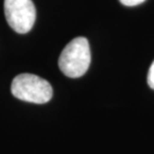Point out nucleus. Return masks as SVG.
I'll use <instances>...</instances> for the list:
<instances>
[{"label": "nucleus", "instance_id": "1", "mask_svg": "<svg viewBox=\"0 0 154 154\" xmlns=\"http://www.w3.org/2000/svg\"><path fill=\"white\" fill-rule=\"evenodd\" d=\"M90 61L91 53L87 39L76 37L71 40L61 52L58 65L65 76L78 78L86 73Z\"/></svg>", "mask_w": 154, "mask_h": 154}, {"label": "nucleus", "instance_id": "2", "mask_svg": "<svg viewBox=\"0 0 154 154\" xmlns=\"http://www.w3.org/2000/svg\"><path fill=\"white\" fill-rule=\"evenodd\" d=\"M11 92L18 99L36 104L47 103L53 95L47 80L30 73H22L15 77L11 84Z\"/></svg>", "mask_w": 154, "mask_h": 154}, {"label": "nucleus", "instance_id": "3", "mask_svg": "<svg viewBox=\"0 0 154 154\" xmlns=\"http://www.w3.org/2000/svg\"><path fill=\"white\" fill-rule=\"evenodd\" d=\"M5 18L15 32L24 34L32 29L36 9L32 0H4Z\"/></svg>", "mask_w": 154, "mask_h": 154}, {"label": "nucleus", "instance_id": "4", "mask_svg": "<svg viewBox=\"0 0 154 154\" xmlns=\"http://www.w3.org/2000/svg\"><path fill=\"white\" fill-rule=\"evenodd\" d=\"M147 82H148L149 87L154 90V61L149 68L148 75H147Z\"/></svg>", "mask_w": 154, "mask_h": 154}, {"label": "nucleus", "instance_id": "5", "mask_svg": "<svg viewBox=\"0 0 154 154\" xmlns=\"http://www.w3.org/2000/svg\"><path fill=\"white\" fill-rule=\"evenodd\" d=\"M119 1L121 2L123 5L131 7V6H136V5L141 4V3H143L145 0H119Z\"/></svg>", "mask_w": 154, "mask_h": 154}]
</instances>
